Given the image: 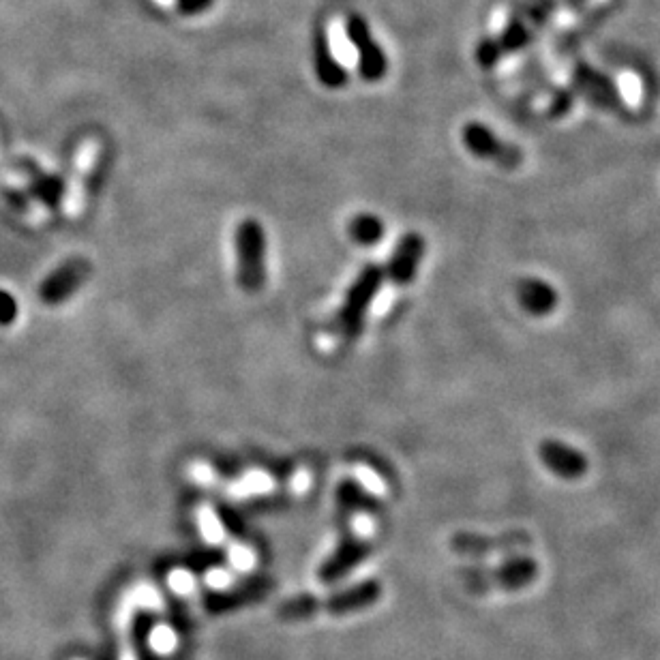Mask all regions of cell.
I'll return each mask as SVG.
<instances>
[{
    "instance_id": "6da1fadb",
    "label": "cell",
    "mask_w": 660,
    "mask_h": 660,
    "mask_svg": "<svg viewBox=\"0 0 660 660\" xmlns=\"http://www.w3.org/2000/svg\"><path fill=\"white\" fill-rule=\"evenodd\" d=\"M555 0H525L510 13V18L502 26L498 35L480 39L476 45V63L485 69H491L508 54L523 50L530 45L543 24L555 11Z\"/></svg>"
},
{
    "instance_id": "7a4b0ae2",
    "label": "cell",
    "mask_w": 660,
    "mask_h": 660,
    "mask_svg": "<svg viewBox=\"0 0 660 660\" xmlns=\"http://www.w3.org/2000/svg\"><path fill=\"white\" fill-rule=\"evenodd\" d=\"M540 573V564L532 555L515 553L495 566H470L461 568V581L472 594L489 592H519L528 588Z\"/></svg>"
},
{
    "instance_id": "3957f363",
    "label": "cell",
    "mask_w": 660,
    "mask_h": 660,
    "mask_svg": "<svg viewBox=\"0 0 660 660\" xmlns=\"http://www.w3.org/2000/svg\"><path fill=\"white\" fill-rule=\"evenodd\" d=\"M382 279H384V270L378 264H369L360 270L348 292H345L343 305L335 315L333 333L337 337L345 341H354L360 335V330L365 326L367 313L373 305V298L382 285Z\"/></svg>"
},
{
    "instance_id": "277c9868",
    "label": "cell",
    "mask_w": 660,
    "mask_h": 660,
    "mask_svg": "<svg viewBox=\"0 0 660 660\" xmlns=\"http://www.w3.org/2000/svg\"><path fill=\"white\" fill-rule=\"evenodd\" d=\"M236 281L240 290L260 292L266 283V234L258 219L238 223L234 236Z\"/></svg>"
},
{
    "instance_id": "5b68a950",
    "label": "cell",
    "mask_w": 660,
    "mask_h": 660,
    "mask_svg": "<svg viewBox=\"0 0 660 660\" xmlns=\"http://www.w3.org/2000/svg\"><path fill=\"white\" fill-rule=\"evenodd\" d=\"M382 596V588L378 583H360L356 588L348 592H339L330 598H315V596H298L283 603L279 609V618L283 620H300L307 615L315 613H330V615H341L350 613L356 609H363L373 605L375 600Z\"/></svg>"
},
{
    "instance_id": "8992f818",
    "label": "cell",
    "mask_w": 660,
    "mask_h": 660,
    "mask_svg": "<svg viewBox=\"0 0 660 660\" xmlns=\"http://www.w3.org/2000/svg\"><path fill=\"white\" fill-rule=\"evenodd\" d=\"M345 35H348L352 48L356 50L360 78L369 84L384 80L388 73V56L382 45L375 41L371 26L363 15L350 13L345 18Z\"/></svg>"
},
{
    "instance_id": "52a82bcc",
    "label": "cell",
    "mask_w": 660,
    "mask_h": 660,
    "mask_svg": "<svg viewBox=\"0 0 660 660\" xmlns=\"http://www.w3.org/2000/svg\"><path fill=\"white\" fill-rule=\"evenodd\" d=\"M532 547V536L525 530H508L495 536L472 534V532H457L450 538V549L465 558H489L495 553L515 555L528 551Z\"/></svg>"
},
{
    "instance_id": "ba28073f",
    "label": "cell",
    "mask_w": 660,
    "mask_h": 660,
    "mask_svg": "<svg viewBox=\"0 0 660 660\" xmlns=\"http://www.w3.org/2000/svg\"><path fill=\"white\" fill-rule=\"evenodd\" d=\"M90 275H93V264L82 258V255H75V258H69L60 266H56L52 273L41 281L39 300L48 307L65 305L90 279Z\"/></svg>"
},
{
    "instance_id": "9c48e42d",
    "label": "cell",
    "mask_w": 660,
    "mask_h": 660,
    "mask_svg": "<svg viewBox=\"0 0 660 660\" xmlns=\"http://www.w3.org/2000/svg\"><path fill=\"white\" fill-rule=\"evenodd\" d=\"M461 140H463V146L468 148L472 155L485 159V161L498 163V165H502V168L515 170L523 161V153L519 146L498 138V135H495L483 123L465 125L461 131Z\"/></svg>"
},
{
    "instance_id": "30bf717a",
    "label": "cell",
    "mask_w": 660,
    "mask_h": 660,
    "mask_svg": "<svg viewBox=\"0 0 660 660\" xmlns=\"http://www.w3.org/2000/svg\"><path fill=\"white\" fill-rule=\"evenodd\" d=\"M311 54H313L315 75H318L322 86L337 90L348 84V71H345V67L337 60L333 45H330V37L324 28L315 30L311 41Z\"/></svg>"
},
{
    "instance_id": "8fae6325",
    "label": "cell",
    "mask_w": 660,
    "mask_h": 660,
    "mask_svg": "<svg viewBox=\"0 0 660 660\" xmlns=\"http://www.w3.org/2000/svg\"><path fill=\"white\" fill-rule=\"evenodd\" d=\"M425 255V238L420 234H405L397 249L393 251V258L388 262V277L395 285H408L414 281L420 260Z\"/></svg>"
},
{
    "instance_id": "7c38bea8",
    "label": "cell",
    "mask_w": 660,
    "mask_h": 660,
    "mask_svg": "<svg viewBox=\"0 0 660 660\" xmlns=\"http://www.w3.org/2000/svg\"><path fill=\"white\" fill-rule=\"evenodd\" d=\"M573 82L581 93L596 105H605V108L622 105L620 90L615 88V84L607 78V75L598 73L590 65H579L573 71Z\"/></svg>"
},
{
    "instance_id": "4fadbf2b",
    "label": "cell",
    "mask_w": 660,
    "mask_h": 660,
    "mask_svg": "<svg viewBox=\"0 0 660 660\" xmlns=\"http://www.w3.org/2000/svg\"><path fill=\"white\" fill-rule=\"evenodd\" d=\"M540 459L545 461V465L553 474L562 478H579L588 470V461H585L579 450L555 440H549L540 446Z\"/></svg>"
},
{
    "instance_id": "5bb4252c",
    "label": "cell",
    "mask_w": 660,
    "mask_h": 660,
    "mask_svg": "<svg viewBox=\"0 0 660 660\" xmlns=\"http://www.w3.org/2000/svg\"><path fill=\"white\" fill-rule=\"evenodd\" d=\"M369 551V543H367V536L365 534H354L352 538L345 540V543L335 551L333 558H330L324 566H322V579L324 581H335L337 577H341L343 573H348V570L360 562L367 555Z\"/></svg>"
},
{
    "instance_id": "9a60e30c",
    "label": "cell",
    "mask_w": 660,
    "mask_h": 660,
    "mask_svg": "<svg viewBox=\"0 0 660 660\" xmlns=\"http://www.w3.org/2000/svg\"><path fill=\"white\" fill-rule=\"evenodd\" d=\"M517 294L521 305L534 315H547L558 305V294H555V290L538 279H523L519 283Z\"/></svg>"
},
{
    "instance_id": "2e32d148",
    "label": "cell",
    "mask_w": 660,
    "mask_h": 660,
    "mask_svg": "<svg viewBox=\"0 0 660 660\" xmlns=\"http://www.w3.org/2000/svg\"><path fill=\"white\" fill-rule=\"evenodd\" d=\"M30 191H33L35 198H39L43 204L56 206L65 193V183L58 174L35 170L33 176H30Z\"/></svg>"
},
{
    "instance_id": "e0dca14e",
    "label": "cell",
    "mask_w": 660,
    "mask_h": 660,
    "mask_svg": "<svg viewBox=\"0 0 660 660\" xmlns=\"http://www.w3.org/2000/svg\"><path fill=\"white\" fill-rule=\"evenodd\" d=\"M350 236L354 243L369 247L373 243H378V240L384 236V223L380 217L369 215V213L358 215L350 223Z\"/></svg>"
},
{
    "instance_id": "ac0fdd59",
    "label": "cell",
    "mask_w": 660,
    "mask_h": 660,
    "mask_svg": "<svg viewBox=\"0 0 660 660\" xmlns=\"http://www.w3.org/2000/svg\"><path fill=\"white\" fill-rule=\"evenodd\" d=\"M178 645V635L174 633V628L168 624H157L153 630H150V648H153L157 654L168 656L176 650Z\"/></svg>"
},
{
    "instance_id": "d6986e66",
    "label": "cell",
    "mask_w": 660,
    "mask_h": 660,
    "mask_svg": "<svg viewBox=\"0 0 660 660\" xmlns=\"http://www.w3.org/2000/svg\"><path fill=\"white\" fill-rule=\"evenodd\" d=\"M135 607L140 609H150V611H163V600L159 596V592H155L153 588H148V585H142V588L129 592Z\"/></svg>"
},
{
    "instance_id": "ffe728a7",
    "label": "cell",
    "mask_w": 660,
    "mask_h": 660,
    "mask_svg": "<svg viewBox=\"0 0 660 660\" xmlns=\"http://www.w3.org/2000/svg\"><path fill=\"white\" fill-rule=\"evenodd\" d=\"M18 315H20L18 300H15V296L11 292L0 288V326L15 324Z\"/></svg>"
},
{
    "instance_id": "44dd1931",
    "label": "cell",
    "mask_w": 660,
    "mask_h": 660,
    "mask_svg": "<svg viewBox=\"0 0 660 660\" xmlns=\"http://www.w3.org/2000/svg\"><path fill=\"white\" fill-rule=\"evenodd\" d=\"M215 5V0H176V9L183 15H200Z\"/></svg>"
},
{
    "instance_id": "7402d4cb",
    "label": "cell",
    "mask_w": 660,
    "mask_h": 660,
    "mask_svg": "<svg viewBox=\"0 0 660 660\" xmlns=\"http://www.w3.org/2000/svg\"><path fill=\"white\" fill-rule=\"evenodd\" d=\"M170 585L178 594H189L193 590V577L187 575L185 570H176V573L170 577Z\"/></svg>"
},
{
    "instance_id": "603a6c76",
    "label": "cell",
    "mask_w": 660,
    "mask_h": 660,
    "mask_svg": "<svg viewBox=\"0 0 660 660\" xmlns=\"http://www.w3.org/2000/svg\"><path fill=\"white\" fill-rule=\"evenodd\" d=\"M208 583L213 585V588L221 590V588H225V585L230 583V579H228V575H225V573H219V570H215V573L208 575Z\"/></svg>"
},
{
    "instance_id": "cb8c5ba5",
    "label": "cell",
    "mask_w": 660,
    "mask_h": 660,
    "mask_svg": "<svg viewBox=\"0 0 660 660\" xmlns=\"http://www.w3.org/2000/svg\"><path fill=\"white\" fill-rule=\"evenodd\" d=\"M564 3H566V7H575L581 3V0H564Z\"/></svg>"
}]
</instances>
